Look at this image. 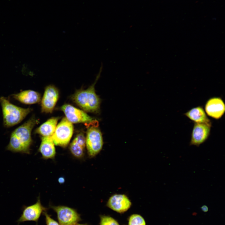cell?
<instances>
[{"instance_id": "e0dca14e", "label": "cell", "mask_w": 225, "mask_h": 225, "mask_svg": "<svg viewBox=\"0 0 225 225\" xmlns=\"http://www.w3.org/2000/svg\"><path fill=\"white\" fill-rule=\"evenodd\" d=\"M84 148L73 140L70 146V150L76 157L81 158L84 155Z\"/></svg>"}, {"instance_id": "7402d4cb", "label": "cell", "mask_w": 225, "mask_h": 225, "mask_svg": "<svg viewBox=\"0 0 225 225\" xmlns=\"http://www.w3.org/2000/svg\"><path fill=\"white\" fill-rule=\"evenodd\" d=\"M202 210L204 212H207L208 211V207L206 205H204L201 207Z\"/></svg>"}, {"instance_id": "d6986e66", "label": "cell", "mask_w": 225, "mask_h": 225, "mask_svg": "<svg viewBox=\"0 0 225 225\" xmlns=\"http://www.w3.org/2000/svg\"><path fill=\"white\" fill-rule=\"evenodd\" d=\"M99 225H120L113 218L106 215H100Z\"/></svg>"}, {"instance_id": "3957f363", "label": "cell", "mask_w": 225, "mask_h": 225, "mask_svg": "<svg viewBox=\"0 0 225 225\" xmlns=\"http://www.w3.org/2000/svg\"><path fill=\"white\" fill-rule=\"evenodd\" d=\"M0 103L3 125L7 128L19 123L32 110L30 108H24L17 106L3 97H0Z\"/></svg>"}, {"instance_id": "cb8c5ba5", "label": "cell", "mask_w": 225, "mask_h": 225, "mask_svg": "<svg viewBox=\"0 0 225 225\" xmlns=\"http://www.w3.org/2000/svg\"><path fill=\"white\" fill-rule=\"evenodd\" d=\"M192 214L193 215H196L197 214V213L196 212H194Z\"/></svg>"}, {"instance_id": "9c48e42d", "label": "cell", "mask_w": 225, "mask_h": 225, "mask_svg": "<svg viewBox=\"0 0 225 225\" xmlns=\"http://www.w3.org/2000/svg\"><path fill=\"white\" fill-rule=\"evenodd\" d=\"M47 209L42 205L38 198L36 203L24 208L22 214L17 222L18 223L29 221L37 223L41 214Z\"/></svg>"}, {"instance_id": "7a4b0ae2", "label": "cell", "mask_w": 225, "mask_h": 225, "mask_svg": "<svg viewBox=\"0 0 225 225\" xmlns=\"http://www.w3.org/2000/svg\"><path fill=\"white\" fill-rule=\"evenodd\" d=\"M102 68V65L93 84L86 89L77 90L71 97L73 101L84 111L96 113L99 110L101 100L96 93L95 86L100 77Z\"/></svg>"}, {"instance_id": "5b68a950", "label": "cell", "mask_w": 225, "mask_h": 225, "mask_svg": "<svg viewBox=\"0 0 225 225\" xmlns=\"http://www.w3.org/2000/svg\"><path fill=\"white\" fill-rule=\"evenodd\" d=\"M73 127L66 118H63L57 126L52 138L55 144L65 147L72 136Z\"/></svg>"}, {"instance_id": "ffe728a7", "label": "cell", "mask_w": 225, "mask_h": 225, "mask_svg": "<svg viewBox=\"0 0 225 225\" xmlns=\"http://www.w3.org/2000/svg\"><path fill=\"white\" fill-rule=\"evenodd\" d=\"M73 140L85 148L86 146V138L83 133H79L77 134Z\"/></svg>"}, {"instance_id": "ac0fdd59", "label": "cell", "mask_w": 225, "mask_h": 225, "mask_svg": "<svg viewBox=\"0 0 225 225\" xmlns=\"http://www.w3.org/2000/svg\"><path fill=\"white\" fill-rule=\"evenodd\" d=\"M128 225H146L143 218L138 214L132 215L128 219Z\"/></svg>"}, {"instance_id": "44dd1931", "label": "cell", "mask_w": 225, "mask_h": 225, "mask_svg": "<svg viewBox=\"0 0 225 225\" xmlns=\"http://www.w3.org/2000/svg\"><path fill=\"white\" fill-rule=\"evenodd\" d=\"M43 213L45 217L46 225H60L59 223L52 218L46 211L43 212Z\"/></svg>"}, {"instance_id": "277c9868", "label": "cell", "mask_w": 225, "mask_h": 225, "mask_svg": "<svg viewBox=\"0 0 225 225\" xmlns=\"http://www.w3.org/2000/svg\"><path fill=\"white\" fill-rule=\"evenodd\" d=\"M98 123L87 127L88 130L86 138V146L88 154L91 157L98 154L103 146L102 134L98 127Z\"/></svg>"}, {"instance_id": "ba28073f", "label": "cell", "mask_w": 225, "mask_h": 225, "mask_svg": "<svg viewBox=\"0 0 225 225\" xmlns=\"http://www.w3.org/2000/svg\"><path fill=\"white\" fill-rule=\"evenodd\" d=\"M66 118L72 123H88L95 120L84 111L69 104H65L61 107Z\"/></svg>"}, {"instance_id": "30bf717a", "label": "cell", "mask_w": 225, "mask_h": 225, "mask_svg": "<svg viewBox=\"0 0 225 225\" xmlns=\"http://www.w3.org/2000/svg\"><path fill=\"white\" fill-rule=\"evenodd\" d=\"M211 126L205 123H194L190 145L199 147L204 142L209 136Z\"/></svg>"}, {"instance_id": "5bb4252c", "label": "cell", "mask_w": 225, "mask_h": 225, "mask_svg": "<svg viewBox=\"0 0 225 225\" xmlns=\"http://www.w3.org/2000/svg\"><path fill=\"white\" fill-rule=\"evenodd\" d=\"M194 123H203L212 126V123L208 117L203 107L199 106L192 108L184 114Z\"/></svg>"}, {"instance_id": "7c38bea8", "label": "cell", "mask_w": 225, "mask_h": 225, "mask_svg": "<svg viewBox=\"0 0 225 225\" xmlns=\"http://www.w3.org/2000/svg\"><path fill=\"white\" fill-rule=\"evenodd\" d=\"M106 205L112 210L121 213L126 212L130 208L132 203L126 195L115 194L109 198Z\"/></svg>"}, {"instance_id": "6da1fadb", "label": "cell", "mask_w": 225, "mask_h": 225, "mask_svg": "<svg viewBox=\"0 0 225 225\" xmlns=\"http://www.w3.org/2000/svg\"><path fill=\"white\" fill-rule=\"evenodd\" d=\"M37 122V120L33 116L15 129L11 134L7 149L14 152L29 154L32 142V131Z\"/></svg>"}, {"instance_id": "8992f818", "label": "cell", "mask_w": 225, "mask_h": 225, "mask_svg": "<svg viewBox=\"0 0 225 225\" xmlns=\"http://www.w3.org/2000/svg\"><path fill=\"white\" fill-rule=\"evenodd\" d=\"M50 207L57 213L60 225H75L81 220L80 215L74 208L64 206Z\"/></svg>"}, {"instance_id": "603a6c76", "label": "cell", "mask_w": 225, "mask_h": 225, "mask_svg": "<svg viewBox=\"0 0 225 225\" xmlns=\"http://www.w3.org/2000/svg\"><path fill=\"white\" fill-rule=\"evenodd\" d=\"M75 225H89L88 224H79V223H77Z\"/></svg>"}, {"instance_id": "8fae6325", "label": "cell", "mask_w": 225, "mask_h": 225, "mask_svg": "<svg viewBox=\"0 0 225 225\" xmlns=\"http://www.w3.org/2000/svg\"><path fill=\"white\" fill-rule=\"evenodd\" d=\"M205 111L209 116L216 119H219L224 114L225 103L220 97H212L206 102Z\"/></svg>"}, {"instance_id": "9a60e30c", "label": "cell", "mask_w": 225, "mask_h": 225, "mask_svg": "<svg viewBox=\"0 0 225 225\" xmlns=\"http://www.w3.org/2000/svg\"><path fill=\"white\" fill-rule=\"evenodd\" d=\"M38 150L44 159L53 158L55 157L56 149L51 136L42 137Z\"/></svg>"}, {"instance_id": "2e32d148", "label": "cell", "mask_w": 225, "mask_h": 225, "mask_svg": "<svg viewBox=\"0 0 225 225\" xmlns=\"http://www.w3.org/2000/svg\"><path fill=\"white\" fill-rule=\"evenodd\" d=\"M58 119V117H53L49 119L36 128L35 132L42 137L52 136L54 132Z\"/></svg>"}, {"instance_id": "52a82bcc", "label": "cell", "mask_w": 225, "mask_h": 225, "mask_svg": "<svg viewBox=\"0 0 225 225\" xmlns=\"http://www.w3.org/2000/svg\"><path fill=\"white\" fill-rule=\"evenodd\" d=\"M59 96V91L54 85H50L45 88L41 100L42 112L52 113L58 101Z\"/></svg>"}, {"instance_id": "4fadbf2b", "label": "cell", "mask_w": 225, "mask_h": 225, "mask_svg": "<svg viewBox=\"0 0 225 225\" xmlns=\"http://www.w3.org/2000/svg\"><path fill=\"white\" fill-rule=\"evenodd\" d=\"M12 96L15 99L26 104H32L38 103L41 100V94L31 90L22 91L13 94Z\"/></svg>"}]
</instances>
